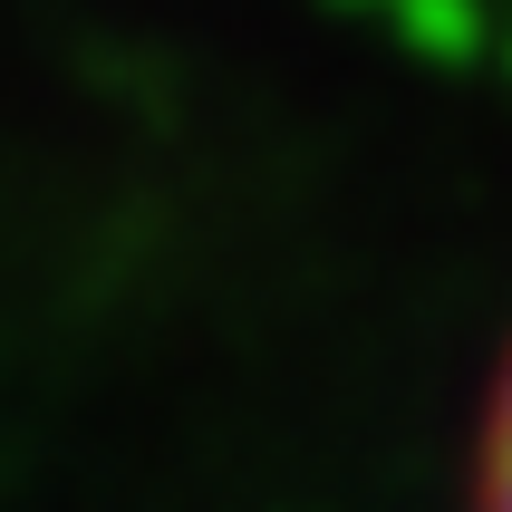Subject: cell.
I'll use <instances>...</instances> for the list:
<instances>
[{"instance_id":"1","label":"cell","mask_w":512,"mask_h":512,"mask_svg":"<svg viewBox=\"0 0 512 512\" xmlns=\"http://www.w3.org/2000/svg\"><path fill=\"white\" fill-rule=\"evenodd\" d=\"M484 512H512V368H503L493 416H484Z\"/></svg>"}]
</instances>
